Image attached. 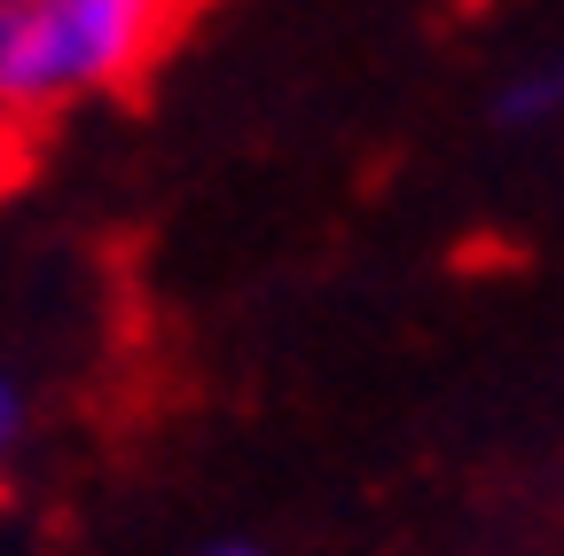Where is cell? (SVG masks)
Segmentation results:
<instances>
[{"mask_svg": "<svg viewBox=\"0 0 564 556\" xmlns=\"http://www.w3.org/2000/svg\"><path fill=\"white\" fill-rule=\"evenodd\" d=\"M24 424H32V400H24V384L9 369H0V478H9V462L24 447Z\"/></svg>", "mask_w": 564, "mask_h": 556, "instance_id": "3957f363", "label": "cell"}, {"mask_svg": "<svg viewBox=\"0 0 564 556\" xmlns=\"http://www.w3.org/2000/svg\"><path fill=\"white\" fill-rule=\"evenodd\" d=\"M181 17L188 0H0V110L40 126L133 87Z\"/></svg>", "mask_w": 564, "mask_h": 556, "instance_id": "6da1fadb", "label": "cell"}, {"mask_svg": "<svg viewBox=\"0 0 564 556\" xmlns=\"http://www.w3.org/2000/svg\"><path fill=\"white\" fill-rule=\"evenodd\" d=\"M494 110H502V126H549V118H564V55L518 72L502 95H494Z\"/></svg>", "mask_w": 564, "mask_h": 556, "instance_id": "7a4b0ae2", "label": "cell"}, {"mask_svg": "<svg viewBox=\"0 0 564 556\" xmlns=\"http://www.w3.org/2000/svg\"><path fill=\"white\" fill-rule=\"evenodd\" d=\"M204 556H267V548H259V541H212Z\"/></svg>", "mask_w": 564, "mask_h": 556, "instance_id": "5b68a950", "label": "cell"}, {"mask_svg": "<svg viewBox=\"0 0 564 556\" xmlns=\"http://www.w3.org/2000/svg\"><path fill=\"white\" fill-rule=\"evenodd\" d=\"M17 165H24V126H17L9 110H0V188L17 181Z\"/></svg>", "mask_w": 564, "mask_h": 556, "instance_id": "277c9868", "label": "cell"}]
</instances>
